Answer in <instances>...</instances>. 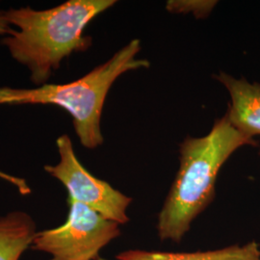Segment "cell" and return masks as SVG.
I'll list each match as a JSON object with an SVG mask.
<instances>
[{
	"mask_svg": "<svg viewBox=\"0 0 260 260\" xmlns=\"http://www.w3.org/2000/svg\"><path fill=\"white\" fill-rule=\"evenodd\" d=\"M115 3V0H69L50 9L8 10L6 18L18 29H13L2 44L14 60L27 68L31 81L43 86L65 58L92 46V39L83 36L84 29Z\"/></svg>",
	"mask_w": 260,
	"mask_h": 260,
	"instance_id": "cell-1",
	"label": "cell"
},
{
	"mask_svg": "<svg viewBox=\"0 0 260 260\" xmlns=\"http://www.w3.org/2000/svg\"><path fill=\"white\" fill-rule=\"evenodd\" d=\"M257 142L236 129L225 114L202 138L188 136L180 145V166L158 216L161 240L179 243L191 223L212 203L219 172L236 149Z\"/></svg>",
	"mask_w": 260,
	"mask_h": 260,
	"instance_id": "cell-2",
	"label": "cell"
},
{
	"mask_svg": "<svg viewBox=\"0 0 260 260\" xmlns=\"http://www.w3.org/2000/svg\"><path fill=\"white\" fill-rule=\"evenodd\" d=\"M139 40H133L111 58L83 77L66 84H45L35 89L0 87V105H55L68 112L81 145L95 149L103 144L101 120L105 99L121 75L149 68V61L137 59Z\"/></svg>",
	"mask_w": 260,
	"mask_h": 260,
	"instance_id": "cell-3",
	"label": "cell"
},
{
	"mask_svg": "<svg viewBox=\"0 0 260 260\" xmlns=\"http://www.w3.org/2000/svg\"><path fill=\"white\" fill-rule=\"evenodd\" d=\"M68 205L65 223L36 233L32 249L51 254L50 260L99 259L102 249L120 236V224L74 200Z\"/></svg>",
	"mask_w": 260,
	"mask_h": 260,
	"instance_id": "cell-4",
	"label": "cell"
},
{
	"mask_svg": "<svg viewBox=\"0 0 260 260\" xmlns=\"http://www.w3.org/2000/svg\"><path fill=\"white\" fill-rule=\"evenodd\" d=\"M56 145L59 162L54 166L46 165L45 171L65 186L68 199L92 208L115 223H127L126 209L132 199L88 172L76 156L72 139L67 134L58 137Z\"/></svg>",
	"mask_w": 260,
	"mask_h": 260,
	"instance_id": "cell-5",
	"label": "cell"
},
{
	"mask_svg": "<svg viewBox=\"0 0 260 260\" xmlns=\"http://www.w3.org/2000/svg\"><path fill=\"white\" fill-rule=\"evenodd\" d=\"M228 89L232 103L226 113L229 121L248 137L260 135V84L249 83L221 73L214 76Z\"/></svg>",
	"mask_w": 260,
	"mask_h": 260,
	"instance_id": "cell-6",
	"label": "cell"
},
{
	"mask_svg": "<svg viewBox=\"0 0 260 260\" xmlns=\"http://www.w3.org/2000/svg\"><path fill=\"white\" fill-rule=\"evenodd\" d=\"M119 260H260L259 245L250 242L220 250L194 252H167L132 250L117 255Z\"/></svg>",
	"mask_w": 260,
	"mask_h": 260,
	"instance_id": "cell-7",
	"label": "cell"
},
{
	"mask_svg": "<svg viewBox=\"0 0 260 260\" xmlns=\"http://www.w3.org/2000/svg\"><path fill=\"white\" fill-rule=\"evenodd\" d=\"M35 235V223L25 212L15 211L0 218V260H19Z\"/></svg>",
	"mask_w": 260,
	"mask_h": 260,
	"instance_id": "cell-8",
	"label": "cell"
},
{
	"mask_svg": "<svg viewBox=\"0 0 260 260\" xmlns=\"http://www.w3.org/2000/svg\"><path fill=\"white\" fill-rule=\"evenodd\" d=\"M216 3V1H169L167 8L172 13L192 12L198 18H204L210 13Z\"/></svg>",
	"mask_w": 260,
	"mask_h": 260,
	"instance_id": "cell-9",
	"label": "cell"
},
{
	"mask_svg": "<svg viewBox=\"0 0 260 260\" xmlns=\"http://www.w3.org/2000/svg\"><path fill=\"white\" fill-rule=\"evenodd\" d=\"M12 30H13V28L6 18L5 12L0 11V37L4 36V35L8 36Z\"/></svg>",
	"mask_w": 260,
	"mask_h": 260,
	"instance_id": "cell-10",
	"label": "cell"
},
{
	"mask_svg": "<svg viewBox=\"0 0 260 260\" xmlns=\"http://www.w3.org/2000/svg\"><path fill=\"white\" fill-rule=\"evenodd\" d=\"M0 178H2V179H4L5 181H7V180H9L10 179V176L8 174H6V175H5V173L0 172Z\"/></svg>",
	"mask_w": 260,
	"mask_h": 260,
	"instance_id": "cell-11",
	"label": "cell"
},
{
	"mask_svg": "<svg viewBox=\"0 0 260 260\" xmlns=\"http://www.w3.org/2000/svg\"><path fill=\"white\" fill-rule=\"evenodd\" d=\"M98 260H105V259H103V258H99V259Z\"/></svg>",
	"mask_w": 260,
	"mask_h": 260,
	"instance_id": "cell-12",
	"label": "cell"
}]
</instances>
